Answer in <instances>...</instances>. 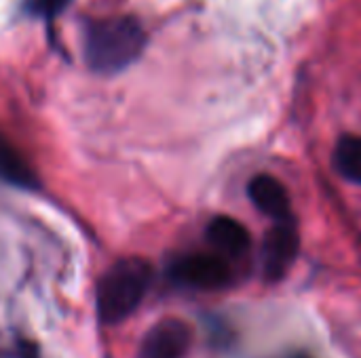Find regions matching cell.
<instances>
[{
	"label": "cell",
	"mask_w": 361,
	"mask_h": 358,
	"mask_svg": "<svg viewBox=\"0 0 361 358\" xmlns=\"http://www.w3.org/2000/svg\"><path fill=\"white\" fill-rule=\"evenodd\" d=\"M146 46V32L135 17H106L85 30V61L93 72L116 74L129 68Z\"/></svg>",
	"instance_id": "1"
},
{
	"label": "cell",
	"mask_w": 361,
	"mask_h": 358,
	"mask_svg": "<svg viewBox=\"0 0 361 358\" xmlns=\"http://www.w3.org/2000/svg\"><path fill=\"white\" fill-rule=\"evenodd\" d=\"M152 281V268L142 257H125L112 264L97 287V312L108 325L123 323L144 302Z\"/></svg>",
	"instance_id": "2"
},
{
	"label": "cell",
	"mask_w": 361,
	"mask_h": 358,
	"mask_svg": "<svg viewBox=\"0 0 361 358\" xmlns=\"http://www.w3.org/2000/svg\"><path fill=\"white\" fill-rule=\"evenodd\" d=\"M171 276L178 285H184L190 289L218 291L231 283L233 270L222 257L199 253V255H188V257L180 260L173 266Z\"/></svg>",
	"instance_id": "3"
},
{
	"label": "cell",
	"mask_w": 361,
	"mask_h": 358,
	"mask_svg": "<svg viewBox=\"0 0 361 358\" xmlns=\"http://www.w3.org/2000/svg\"><path fill=\"white\" fill-rule=\"evenodd\" d=\"M192 346V329L180 319L159 321L142 340L140 358H184Z\"/></svg>",
	"instance_id": "4"
},
{
	"label": "cell",
	"mask_w": 361,
	"mask_h": 358,
	"mask_svg": "<svg viewBox=\"0 0 361 358\" xmlns=\"http://www.w3.org/2000/svg\"><path fill=\"white\" fill-rule=\"evenodd\" d=\"M298 232L294 228V222H279L275 228L267 234L262 245V270L269 281H279L286 276V272L292 268L298 255Z\"/></svg>",
	"instance_id": "5"
},
{
	"label": "cell",
	"mask_w": 361,
	"mask_h": 358,
	"mask_svg": "<svg viewBox=\"0 0 361 358\" xmlns=\"http://www.w3.org/2000/svg\"><path fill=\"white\" fill-rule=\"evenodd\" d=\"M247 194H250V200L254 203V207L260 213L275 219V224L292 219L290 196H288L283 184L279 179H275L273 175H256L247 186Z\"/></svg>",
	"instance_id": "6"
},
{
	"label": "cell",
	"mask_w": 361,
	"mask_h": 358,
	"mask_svg": "<svg viewBox=\"0 0 361 358\" xmlns=\"http://www.w3.org/2000/svg\"><path fill=\"white\" fill-rule=\"evenodd\" d=\"M207 241L224 255L239 257L250 249V232L247 228L228 215H218L207 226Z\"/></svg>",
	"instance_id": "7"
},
{
	"label": "cell",
	"mask_w": 361,
	"mask_h": 358,
	"mask_svg": "<svg viewBox=\"0 0 361 358\" xmlns=\"http://www.w3.org/2000/svg\"><path fill=\"white\" fill-rule=\"evenodd\" d=\"M0 179L17 188H36V175L23 156L0 135Z\"/></svg>",
	"instance_id": "8"
},
{
	"label": "cell",
	"mask_w": 361,
	"mask_h": 358,
	"mask_svg": "<svg viewBox=\"0 0 361 358\" xmlns=\"http://www.w3.org/2000/svg\"><path fill=\"white\" fill-rule=\"evenodd\" d=\"M334 165L345 179L361 186V137L345 135L338 141L334 152Z\"/></svg>",
	"instance_id": "9"
},
{
	"label": "cell",
	"mask_w": 361,
	"mask_h": 358,
	"mask_svg": "<svg viewBox=\"0 0 361 358\" xmlns=\"http://www.w3.org/2000/svg\"><path fill=\"white\" fill-rule=\"evenodd\" d=\"M66 4H68V0H36V8L44 11V13H51V15L61 11Z\"/></svg>",
	"instance_id": "10"
},
{
	"label": "cell",
	"mask_w": 361,
	"mask_h": 358,
	"mask_svg": "<svg viewBox=\"0 0 361 358\" xmlns=\"http://www.w3.org/2000/svg\"><path fill=\"white\" fill-rule=\"evenodd\" d=\"M296 358H307V357H296Z\"/></svg>",
	"instance_id": "11"
}]
</instances>
